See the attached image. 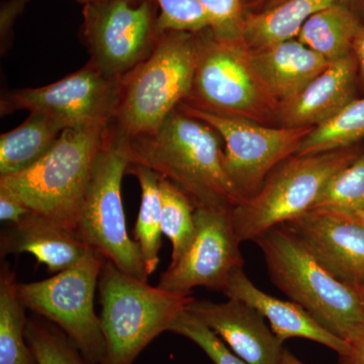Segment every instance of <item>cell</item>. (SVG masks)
Listing matches in <instances>:
<instances>
[{
  "mask_svg": "<svg viewBox=\"0 0 364 364\" xmlns=\"http://www.w3.org/2000/svg\"><path fill=\"white\" fill-rule=\"evenodd\" d=\"M219 136L208 124L176 109L154 133L124 139L130 164L169 179L196 208L232 210L244 200L225 166Z\"/></svg>",
  "mask_w": 364,
  "mask_h": 364,
  "instance_id": "cell-1",
  "label": "cell"
},
{
  "mask_svg": "<svg viewBox=\"0 0 364 364\" xmlns=\"http://www.w3.org/2000/svg\"><path fill=\"white\" fill-rule=\"evenodd\" d=\"M273 284L325 329L352 344L364 337V311L356 287L323 267L284 227L258 237Z\"/></svg>",
  "mask_w": 364,
  "mask_h": 364,
  "instance_id": "cell-2",
  "label": "cell"
},
{
  "mask_svg": "<svg viewBox=\"0 0 364 364\" xmlns=\"http://www.w3.org/2000/svg\"><path fill=\"white\" fill-rule=\"evenodd\" d=\"M111 126L66 129L33 166L0 176V191L76 231L93 165Z\"/></svg>",
  "mask_w": 364,
  "mask_h": 364,
  "instance_id": "cell-3",
  "label": "cell"
},
{
  "mask_svg": "<svg viewBox=\"0 0 364 364\" xmlns=\"http://www.w3.org/2000/svg\"><path fill=\"white\" fill-rule=\"evenodd\" d=\"M97 289L105 341L100 364H134L153 340L169 331L170 325L193 299L151 287L107 259Z\"/></svg>",
  "mask_w": 364,
  "mask_h": 364,
  "instance_id": "cell-4",
  "label": "cell"
},
{
  "mask_svg": "<svg viewBox=\"0 0 364 364\" xmlns=\"http://www.w3.org/2000/svg\"><path fill=\"white\" fill-rule=\"evenodd\" d=\"M196 62V33L160 35L147 59L122 78L114 126L124 136L154 133L188 97Z\"/></svg>",
  "mask_w": 364,
  "mask_h": 364,
  "instance_id": "cell-5",
  "label": "cell"
},
{
  "mask_svg": "<svg viewBox=\"0 0 364 364\" xmlns=\"http://www.w3.org/2000/svg\"><path fill=\"white\" fill-rule=\"evenodd\" d=\"M181 104L263 124L277 117L279 102L261 79L252 50L240 39L196 33L193 88Z\"/></svg>",
  "mask_w": 364,
  "mask_h": 364,
  "instance_id": "cell-6",
  "label": "cell"
},
{
  "mask_svg": "<svg viewBox=\"0 0 364 364\" xmlns=\"http://www.w3.org/2000/svg\"><path fill=\"white\" fill-rule=\"evenodd\" d=\"M129 165L126 139L112 124L93 165L76 232L122 272L148 282L140 248L127 230L122 200V181Z\"/></svg>",
  "mask_w": 364,
  "mask_h": 364,
  "instance_id": "cell-7",
  "label": "cell"
},
{
  "mask_svg": "<svg viewBox=\"0 0 364 364\" xmlns=\"http://www.w3.org/2000/svg\"><path fill=\"white\" fill-rule=\"evenodd\" d=\"M358 156L355 151L347 148L291 156L282 162L255 196L232 208V220L240 241L254 242L268 230L310 210L331 177Z\"/></svg>",
  "mask_w": 364,
  "mask_h": 364,
  "instance_id": "cell-8",
  "label": "cell"
},
{
  "mask_svg": "<svg viewBox=\"0 0 364 364\" xmlns=\"http://www.w3.org/2000/svg\"><path fill=\"white\" fill-rule=\"evenodd\" d=\"M105 258L90 250L68 269L44 280L18 284L26 309L60 328L91 364H100L105 341L95 310V291Z\"/></svg>",
  "mask_w": 364,
  "mask_h": 364,
  "instance_id": "cell-9",
  "label": "cell"
},
{
  "mask_svg": "<svg viewBox=\"0 0 364 364\" xmlns=\"http://www.w3.org/2000/svg\"><path fill=\"white\" fill-rule=\"evenodd\" d=\"M179 111L208 124L225 144V166L244 202L255 196L273 169L298 153L313 128H272L244 117L181 104Z\"/></svg>",
  "mask_w": 364,
  "mask_h": 364,
  "instance_id": "cell-10",
  "label": "cell"
},
{
  "mask_svg": "<svg viewBox=\"0 0 364 364\" xmlns=\"http://www.w3.org/2000/svg\"><path fill=\"white\" fill-rule=\"evenodd\" d=\"M154 0H90L83 9V35L90 63L105 75L123 78L154 50L157 28Z\"/></svg>",
  "mask_w": 364,
  "mask_h": 364,
  "instance_id": "cell-11",
  "label": "cell"
},
{
  "mask_svg": "<svg viewBox=\"0 0 364 364\" xmlns=\"http://www.w3.org/2000/svg\"><path fill=\"white\" fill-rule=\"evenodd\" d=\"M121 85L122 78L109 77L88 63L52 85L7 92L1 98V112H41L66 129L111 126L121 97Z\"/></svg>",
  "mask_w": 364,
  "mask_h": 364,
  "instance_id": "cell-12",
  "label": "cell"
},
{
  "mask_svg": "<svg viewBox=\"0 0 364 364\" xmlns=\"http://www.w3.org/2000/svg\"><path fill=\"white\" fill-rule=\"evenodd\" d=\"M195 222L193 243L176 262L170 263L157 287L182 296H191L198 287L222 293L230 277L244 264L231 210L198 208Z\"/></svg>",
  "mask_w": 364,
  "mask_h": 364,
  "instance_id": "cell-13",
  "label": "cell"
},
{
  "mask_svg": "<svg viewBox=\"0 0 364 364\" xmlns=\"http://www.w3.org/2000/svg\"><path fill=\"white\" fill-rule=\"evenodd\" d=\"M282 227L341 282L364 279V226L353 215L310 210Z\"/></svg>",
  "mask_w": 364,
  "mask_h": 364,
  "instance_id": "cell-14",
  "label": "cell"
},
{
  "mask_svg": "<svg viewBox=\"0 0 364 364\" xmlns=\"http://www.w3.org/2000/svg\"><path fill=\"white\" fill-rule=\"evenodd\" d=\"M186 310L208 326L248 364H279L284 348L264 317L239 299H191Z\"/></svg>",
  "mask_w": 364,
  "mask_h": 364,
  "instance_id": "cell-15",
  "label": "cell"
},
{
  "mask_svg": "<svg viewBox=\"0 0 364 364\" xmlns=\"http://www.w3.org/2000/svg\"><path fill=\"white\" fill-rule=\"evenodd\" d=\"M358 66L353 54L331 62L317 77L289 100L280 102L282 127L314 128L355 100Z\"/></svg>",
  "mask_w": 364,
  "mask_h": 364,
  "instance_id": "cell-16",
  "label": "cell"
},
{
  "mask_svg": "<svg viewBox=\"0 0 364 364\" xmlns=\"http://www.w3.org/2000/svg\"><path fill=\"white\" fill-rule=\"evenodd\" d=\"M222 293L228 299H239L252 306L269 322L270 328L282 342L304 338L324 345L339 354L348 355L351 344L325 329L303 306L291 301H282L258 289L248 279L243 268L230 277Z\"/></svg>",
  "mask_w": 364,
  "mask_h": 364,
  "instance_id": "cell-17",
  "label": "cell"
},
{
  "mask_svg": "<svg viewBox=\"0 0 364 364\" xmlns=\"http://www.w3.org/2000/svg\"><path fill=\"white\" fill-rule=\"evenodd\" d=\"M90 250L75 230L36 212L11 225L0 238L1 258L9 254H32L51 273L74 267Z\"/></svg>",
  "mask_w": 364,
  "mask_h": 364,
  "instance_id": "cell-18",
  "label": "cell"
},
{
  "mask_svg": "<svg viewBox=\"0 0 364 364\" xmlns=\"http://www.w3.org/2000/svg\"><path fill=\"white\" fill-rule=\"evenodd\" d=\"M252 58L268 91L279 104L305 88L331 63L296 38L252 50Z\"/></svg>",
  "mask_w": 364,
  "mask_h": 364,
  "instance_id": "cell-19",
  "label": "cell"
},
{
  "mask_svg": "<svg viewBox=\"0 0 364 364\" xmlns=\"http://www.w3.org/2000/svg\"><path fill=\"white\" fill-rule=\"evenodd\" d=\"M345 6L364 16V0H287L284 4L249 13L242 31V40L251 50L296 39L309 18L329 7Z\"/></svg>",
  "mask_w": 364,
  "mask_h": 364,
  "instance_id": "cell-20",
  "label": "cell"
},
{
  "mask_svg": "<svg viewBox=\"0 0 364 364\" xmlns=\"http://www.w3.org/2000/svg\"><path fill=\"white\" fill-rule=\"evenodd\" d=\"M66 127L41 112H31L14 130L0 136V176L18 173L33 166L51 150Z\"/></svg>",
  "mask_w": 364,
  "mask_h": 364,
  "instance_id": "cell-21",
  "label": "cell"
},
{
  "mask_svg": "<svg viewBox=\"0 0 364 364\" xmlns=\"http://www.w3.org/2000/svg\"><path fill=\"white\" fill-rule=\"evenodd\" d=\"M363 23V14L350 7L332 6L309 18L296 39L328 61L334 62L352 54L353 41Z\"/></svg>",
  "mask_w": 364,
  "mask_h": 364,
  "instance_id": "cell-22",
  "label": "cell"
},
{
  "mask_svg": "<svg viewBox=\"0 0 364 364\" xmlns=\"http://www.w3.org/2000/svg\"><path fill=\"white\" fill-rule=\"evenodd\" d=\"M9 263L0 270V364H37L26 337V308Z\"/></svg>",
  "mask_w": 364,
  "mask_h": 364,
  "instance_id": "cell-23",
  "label": "cell"
},
{
  "mask_svg": "<svg viewBox=\"0 0 364 364\" xmlns=\"http://www.w3.org/2000/svg\"><path fill=\"white\" fill-rule=\"evenodd\" d=\"M127 172L135 176L140 184L141 203L134 229V237L140 248L144 264L150 277L156 272L159 265V253L162 245L159 186L161 176L143 165L130 164Z\"/></svg>",
  "mask_w": 364,
  "mask_h": 364,
  "instance_id": "cell-24",
  "label": "cell"
},
{
  "mask_svg": "<svg viewBox=\"0 0 364 364\" xmlns=\"http://www.w3.org/2000/svg\"><path fill=\"white\" fill-rule=\"evenodd\" d=\"M364 138V97L355 98L325 123L314 127L294 156L343 150Z\"/></svg>",
  "mask_w": 364,
  "mask_h": 364,
  "instance_id": "cell-25",
  "label": "cell"
},
{
  "mask_svg": "<svg viewBox=\"0 0 364 364\" xmlns=\"http://www.w3.org/2000/svg\"><path fill=\"white\" fill-rule=\"evenodd\" d=\"M162 233L172 245L171 262L188 251L196 236V207L188 196L169 179H160Z\"/></svg>",
  "mask_w": 364,
  "mask_h": 364,
  "instance_id": "cell-26",
  "label": "cell"
},
{
  "mask_svg": "<svg viewBox=\"0 0 364 364\" xmlns=\"http://www.w3.org/2000/svg\"><path fill=\"white\" fill-rule=\"evenodd\" d=\"M311 210L345 215L364 212V152L331 177Z\"/></svg>",
  "mask_w": 364,
  "mask_h": 364,
  "instance_id": "cell-27",
  "label": "cell"
},
{
  "mask_svg": "<svg viewBox=\"0 0 364 364\" xmlns=\"http://www.w3.org/2000/svg\"><path fill=\"white\" fill-rule=\"evenodd\" d=\"M26 337L37 364H91L65 333L50 321L28 318Z\"/></svg>",
  "mask_w": 364,
  "mask_h": 364,
  "instance_id": "cell-28",
  "label": "cell"
},
{
  "mask_svg": "<svg viewBox=\"0 0 364 364\" xmlns=\"http://www.w3.org/2000/svg\"><path fill=\"white\" fill-rule=\"evenodd\" d=\"M168 332L181 335L193 341L207 354L214 364H248L186 309L172 322Z\"/></svg>",
  "mask_w": 364,
  "mask_h": 364,
  "instance_id": "cell-29",
  "label": "cell"
},
{
  "mask_svg": "<svg viewBox=\"0 0 364 364\" xmlns=\"http://www.w3.org/2000/svg\"><path fill=\"white\" fill-rule=\"evenodd\" d=\"M159 6L160 33H198L210 30V21L200 0H154Z\"/></svg>",
  "mask_w": 364,
  "mask_h": 364,
  "instance_id": "cell-30",
  "label": "cell"
},
{
  "mask_svg": "<svg viewBox=\"0 0 364 364\" xmlns=\"http://www.w3.org/2000/svg\"><path fill=\"white\" fill-rule=\"evenodd\" d=\"M251 0H200L210 21V32L222 39H240Z\"/></svg>",
  "mask_w": 364,
  "mask_h": 364,
  "instance_id": "cell-31",
  "label": "cell"
},
{
  "mask_svg": "<svg viewBox=\"0 0 364 364\" xmlns=\"http://www.w3.org/2000/svg\"><path fill=\"white\" fill-rule=\"evenodd\" d=\"M32 210L16 200L13 196L0 191V220L11 223V225L20 223Z\"/></svg>",
  "mask_w": 364,
  "mask_h": 364,
  "instance_id": "cell-32",
  "label": "cell"
},
{
  "mask_svg": "<svg viewBox=\"0 0 364 364\" xmlns=\"http://www.w3.org/2000/svg\"><path fill=\"white\" fill-rule=\"evenodd\" d=\"M28 0H11L2 7L1 11V42H6L7 35L11 31V26L16 16L21 13Z\"/></svg>",
  "mask_w": 364,
  "mask_h": 364,
  "instance_id": "cell-33",
  "label": "cell"
},
{
  "mask_svg": "<svg viewBox=\"0 0 364 364\" xmlns=\"http://www.w3.org/2000/svg\"><path fill=\"white\" fill-rule=\"evenodd\" d=\"M352 54L358 66V75L364 85V23L356 33L355 39L352 45Z\"/></svg>",
  "mask_w": 364,
  "mask_h": 364,
  "instance_id": "cell-34",
  "label": "cell"
},
{
  "mask_svg": "<svg viewBox=\"0 0 364 364\" xmlns=\"http://www.w3.org/2000/svg\"><path fill=\"white\" fill-rule=\"evenodd\" d=\"M341 358V364H364V337L351 344L348 355Z\"/></svg>",
  "mask_w": 364,
  "mask_h": 364,
  "instance_id": "cell-35",
  "label": "cell"
},
{
  "mask_svg": "<svg viewBox=\"0 0 364 364\" xmlns=\"http://www.w3.org/2000/svg\"><path fill=\"white\" fill-rule=\"evenodd\" d=\"M287 0H258L250 9V13H259V11H267L273 7L284 4Z\"/></svg>",
  "mask_w": 364,
  "mask_h": 364,
  "instance_id": "cell-36",
  "label": "cell"
},
{
  "mask_svg": "<svg viewBox=\"0 0 364 364\" xmlns=\"http://www.w3.org/2000/svg\"><path fill=\"white\" fill-rule=\"evenodd\" d=\"M279 364H305L301 363L299 359L296 358V356L294 355L291 352L286 350L284 349V353H282V358H280V361Z\"/></svg>",
  "mask_w": 364,
  "mask_h": 364,
  "instance_id": "cell-37",
  "label": "cell"
},
{
  "mask_svg": "<svg viewBox=\"0 0 364 364\" xmlns=\"http://www.w3.org/2000/svg\"><path fill=\"white\" fill-rule=\"evenodd\" d=\"M356 289H358L359 298H360L361 304H363V308L364 311V279L360 284L356 287Z\"/></svg>",
  "mask_w": 364,
  "mask_h": 364,
  "instance_id": "cell-38",
  "label": "cell"
},
{
  "mask_svg": "<svg viewBox=\"0 0 364 364\" xmlns=\"http://www.w3.org/2000/svg\"><path fill=\"white\" fill-rule=\"evenodd\" d=\"M353 217L364 226V212L358 213V214L353 215Z\"/></svg>",
  "mask_w": 364,
  "mask_h": 364,
  "instance_id": "cell-39",
  "label": "cell"
},
{
  "mask_svg": "<svg viewBox=\"0 0 364 364\" xmlns=\"http://www.w3.org/2000/svg\"><path fill=\"white\" fill-rule=\"evenodd\" d=\"M77 1L81 2V4H87L90 0H77Z\"/></svg>",
  "mask_w": 364,
  "mask_h": 364,
  "instance_id": "cell-40",
  "label": "cell"
},
{
  "mask_svg": "<svg viewBox=\"0 0 364 364\" xmlns=\"http://www.w3.org/2000/svg\"><path fill=\"white\" fill-rule=\"evenodd\" d=\"M258 0H251L250 1V7L253 6V4H255L256 2H257Z\"/></svg>",
  "mask_w": 364,
  "mask_h": 364,
  "instance_id": "cell-41",
  "label": "cell"
}]
</instances>
